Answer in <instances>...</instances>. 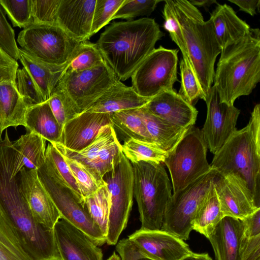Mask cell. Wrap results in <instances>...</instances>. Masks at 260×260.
<instances>
[{
  "label": "cell",
  "instance_id": "6da1fadb",
  "mask_svg": "<svg viewBox=\"0 0 260 260\" xmlns=\"http://www.w3.org/2000/svg\"><path fill=\"white\" fill-rule=\"evenodd\" d=\"M164 36L154 19L144 17L113 22L101 34L96 44L118 79L125 81Z\"/></svg>",
  "mask_w": 260,
  "mask_h": 260
},
{
  "label": "cell",
  "instance_id": "7a4b0ae2",
  "mask_svg": "<svg viewBox=\"0 0 260 260\" xmlns=\"http://www.w3.org/2000/svg\"><path fill=\"white\" fill-rule=\"evenodd\" d=\"M0 205L24 250L33 260H62L54 229L45 227L33 217L21 195L18 175L11 164L0 163Z\"/></svg>",
  "mask_w": 260,
  "mask_h": 260
},
{
  "label": "cell",
  "instance_id": "3957f363",
  "mask_svg": "<svg viewBox=\"0 0 260 260\" xmlns=\"http://www.w3.org/2000/svg\"><path fill=\"white\" fill-rule=\"evenodd\" d=\"M260 81V31L250 28L240 40L222 48L214 77L220 102L233 105L249 95Z\"/></svg>",
  "mask_w": 260,
  "mask_h": 260
},
{
  "label": "cell",
  "instance_id": "277c9868",
  "mask_svg": "<svg viewBox=\"0 0 260 260\" xmlns=\"http://www.w3.org/2000/svg\"><path fill=\"white\" fill-rule=\"evenodd\" d=\"M211 168L217 174L236 175L246 183L260 208V105L257 104L246 126L236 130L215 154Z\"/></svg>",
  "mask_w": 260,
  "mask_h": 260
},
{
  "label": "cell",
  "instance_id": "5b68a950",
  "mask_svg": "<svg viewBox=\"0 0 260 260\" xmlns=\"http://www.w3.org/2000/svg\"><path fill=\"white\" fill-rule=\"evenodd\" d=\"M180 26L189 59L206 94L212 86L215 63L221 52L210 19L205 21L195 6L187 0H169Z\"/></svg>",
  "mask_w": 260,
  "mask_h": 260
},
{
  "label": "cell",
  "instance_id": "8992f818",
  "mask_svg": "<svg viewBox=\"0 0 260 260\" xmlns=\"http://www.w3.org/2000/svg\"><path fill=\"white\" fill-rule=\"evenodd\" d=\"M132 164L140 229L161 230L166 208L172 196L171 183L165 167L161 163L149 161Z\"/></svg>",
  "mask_w": 260,
  "mask_h": 260
},
{
  "label": "cell",
  "instance_id": "52a82bcc",
  "mask_svg": "<svg viewBox=\"0 0 260 260\" xmlns=\"http://www.w3.org/2000/svg\"><path fill=\"white\" fill-rule=\"evenodd\" d=\"M119 81L106 61L81 71H73L66 68L53 92L60 98L70 120L86 111Z\"/></svg>",
  "mask_w": 260,
  "mask_h": 260
},
{
  "label": "cell",
  "instance_id": "ba28073f",
  "mask_svg": "<svg viewBox=\"0 0 260 260\" xmlns=\"http://www.w3.org/2000/svg\"><path fill=\"white\" fill-rule=\"evenodd\" d=\"M39 178L48 193L61 219L84 233L98 246L106 243V236L81 202L46 160L38 170Z\"/></svg>",
  "mask_w": 260,
  "mask_h": 260
},
{
  "label": "cell",
  "instance_id": "9c48e42d",
  "mask_svg": "<svg viewBox=\"0 0 260 260\" xmlns=\"http://www.w3.org/2000/svg\"><path fill=\"white\" fill-rule=\"evenodd\" d=\"M207 149L201 129L193 125L167 152L164 163L171 175L173 193L212 169L207 159Z\"/></svg>",
  "mask_w": 260,
  "mask_h": 260
},
{
  "label": "cell",
  "instance_id": "30bf717a",
  "mask_svg": "<svg viewBox=\"0 0 260 260\" xmlns=\"http://www.w3.org/2000/svg\"><path fill=\"white\" fill-rule=\"evenodd\" d=\"M20 48L46 63L68 64L80 43L70 37L57 25L31 24L23 28L17 39Z\"/></svg>",
  "mask_w": 260,
  "mask_h": 260
},
{
  "label": "cell",
  "instance_id": "8fae6325",
  "mask_svg": "<svg viewBox=\"0 0 260 260\" xmlns=\"http://www.w3.org/2000/svg\"><path fill=\"white\" fill-rule=\"evenodd\" d=\"M216 172H209L172 194L166 208L161 230L187 240L193 230L196 211L210 188Z\"/></svg>",
  "mask_w": 260,
  "mask_h": 260
},
{
  "label": "cell",
  "instance_id": "7c38bea8",
  "mask_svg": "<svg viewBox=\"0 0 260 260\" xmlns=\"http://www.w3.org/2000/svg\"><path fill=\"white\" fill-rule=\"evenodd\" d=\"M103 179L110 196L106 243L115 245L126 227L134 196L133 168L123 153L118 165Z\"/></svg>",
  "mask_w": 260,
  "mask_h": 260
},
{
  "label": "cell",
  "instance_id": "4fadbf2b",
  "mask_svg": "<svg viewBox=\"0 0 260 260\" xmlns=\"http://www.w3.org/2000/svg\"><path fill=\"white\" fill-rule=\"evenodd\" d=\"M178 51L160 46L145 58L131 77V86L138 94L151 98L161 92L173 90L178 81Z\"/></svg>",
  "mask_w": 260,
  "mask_h": 260
},
{
  "label": "cell",
  "instance_id": "5bb4252c",
  "mask_svg": "<svg viewBox=\"0 0 260 260\" xmlns=\"http://www.w3.org/2000/svg\"><path fill=\"white\" fill-rule=\"evenodd\" d=\"M52 144L63 155L81 164L101 181H104L105 175L118 165L123 154L121 144L111 123L102 127L93 141L80 150H70L60 143Z\"/></svg>",
  "mask_w": 260,
  "mask_h": 260
},
{
  "label": "cell",
  "instance_id": "9a60e30c",
  "mask_svg": "<svg viewBox=\"0 0 260 260\" xmlns=\"http://www.w3.org/2000/svg\"><path fill=\"white\" fill-rule=\"evenodd\" d=\"M207 116L201 129L208 149L215 154L237 130L240 110L220 101L216 87L212 85L206 95Z\"/></svg>",
  "mask_w": 260,
  "mask_h": 260
},
{
  "label": "cell",
  "instance_id": "2e32d148",
  "mask_svg": "<svg viewBox=\"0 0 260 260\" xmlns=\"http://www.w3.org/2000/svg\"><path fill=\"white\" fill-rule=\"evenodd\" d=\"M18 185L34 218L53 229L60 215L39 178L38 170L22 168L18 174Z\"/></svg>",
  "mask_w": 260,
  "mask_h": 260
},
{
  "label": "cell",
  "instance_id": "e0dca14e",
  "mask_svg": "<svg viewBox=\"0 0 260 260\" xmlns=\"http://www.w3.org/2000/svg\"><path fill=\"white\" fill-rule=\"evenodd\" d=\"M214 188L224 217L243 220L257 209L245 182L238 176L217 174Z\"/></svg>",
  "mask_w": 260,
  "mask_h": 260
},
{
  "label": "cell",
  "instance_id": "ac0fdd59",
  "mask_svg": "<svg viewBox=\"0 0 260 260\" xmlns=\"http://www.w3.org/2000/svg\"><path fill=\"white\" fill-rule=\"evenodd\" d=\"M127 238L152 260H180L193 252L184 240L162 230L140 229Z\"/></svg>",
  "mask_w": 260,
  "mask_h": 260
},
{
  "label": "cell",
  "instance_id": "d6986e66",
  "mask_svg": "<svg viewBox=\"0 0 260 260\" xmlns=\"http://www.w3.org/2000/svg\"><path fill=\"white\" fill-rule=\"evenodd\" d=\"M55 240L62 260H103V253L82 231L63 219L54 227Z\"/></svg>",
  "mask_w": 260,
  "mask_h": 260
},
{
  "label": "cell",
  "instance_id": "ffe728a7",
  "mask_svg": "<svg viewBox=\"0 0 260 260\" xmlns=\"http://www.w3.org/2000/svg\"><path fill=\"white\" fill-rule=\"evenodd\" d=\"M208 239L216 260H243L248 238L241 220L224 217Z\"/></svg>",
  "mask_w": 260,
  "mask_h": 260
},
{
  "label": "cell",
  "instance_id": "44dd1931",
  "mask_svg": "<svg viewBox=\"0 0 260 260\" xmlns=\"http://www.w3.org/2000/svg\"><path fill=\"white\" fill-rule=\"evenodd\" d=\"M96 0H60L57 25L77 42L88 41Z\"/></svg>",
  "mask_w": 260,
  "mask_h": 260
},
{
  "label": "cell",
  "instance_id": "7402d4cb",
  "mask_svg": "<svg viewBox=\"0 0 260 260\" xmlns=\"http://www.w3.org/2000/svg\"><path fill=\"white\" fill-rule=\"evenodd\" d=\"M110 123L109 113L84 112L65 124L59 143L70 150H80L93 141L102 127Z\"/></svg>",
  "mask_w": 260,
  "mask_h": 260
},
{
  "label": "cell",
  "instance_id": "603a6c76",
  "mask_svg": "<svg viewBox=\"0 0 260 260\" xmlns=\"http://www.w3.org/2000/svg\"><path fill=\"white\" fill-rule=\"evenodd\" d=\"M153 115L176 125L188 128L194 125L198 111L175 90L161 92L143 107Z\"/></svg>",
  "mask_w": 260,
  "mask_h": 260
},
{
  "label": "cell",
  "instance_id": "cb8c5ba5",
  "mask_svg": "<svg viewBox=\"0 0 260 260\" xmlns=\"http://www.w3.org/2000/svg\"><path fill=\"white\" fill-rule=\"evenodd\" d=\"M150 99L140 95L132 86H127L119 81L85 111L110 114L137 109L145 106Z\"/></svg>",
  "mask_w": 260,
  "mask_h": 260
},
{
  "label": "cell",
  "instance_id": "d4e9b609",
  "mask_svg": "<svg viewBox=\"0 0 260 260\" xmlns=\"http://www.w3.org/2000/svg\"><path fill=\"white\" fill-rule=\"evenodd\" d=\"M209 19L221 50L240 40L251 28L245 21L238 16L232 7L226 4H217Z\"/></svg>",
  "mask_w": 260,
  "mask_h": 260
},
{
  "label": "cell",
  "instance_id": "484cf974",
  "mask_svg": "<svg viewBox=\"0 0 260 260\" xmlns=\"http://www.w3.org/2000/svg\"><path fill=\"white\" fill-rule=\"evenodd\" d=\"M28 106L13 81L0 82V133L9 127L25 126Z\"/></svg>",
  "mask_w": 260,
  "mask_h": 260
},
{
  "label": "cell",
  "instance_id": "4316f807",
  "mask_svg": "<svg viewBox=\"0 0 260 260\" xmlns=\"http://www.w3.org/2000/svg\"><path fill=\"white\" fill-rule=\"evenodd\" d=\"M46 140L39 135L26 131L11 142L15 150V169L19 173L22 168L38 170L44 163Z\"/></svg>",
  "mask_w": 260,
  "mask_h": 260
},
{
  "label": "cell",
  "instance_id": "83f0119b",
  "mask_svg": "<svg viewBox=\"0 0 260 260\" xmlns=\"http://www.w3.org/2000/svg\"><path fill=\"white\" fill-rule=\"evenodd\" d=\"M19 59L30 74L47 101L52 95L68 64L57 66L39 60L19 48Z\"/></svg>",
  "mask_w": 260,
  "mask_h": 260
},
{
  "label": "cell",
  "instance_id": "f1b7e54d",
  "mask_svg": "<svg viewBox=\"0 0 260 260\" xmlns=\"http://www.w3.org/2000/svg\"><path fill=\"white\" fill-rule=\"evenodd\" d=\"M135 110L143 119L154 144L166 152L171 151L189 129L157 117L143 107Z\"/></svg>",
  "mask_w": 260,
  "mask_h": 260
},
{
  "label": "cell",
  "instance_id": "f546056e",
  "mask_svg": "<svg viewBox=\"0 0 260 260\" xmlns=\"http://www.w3.org/2000/svg\"><path fill=\"white\" fill-rule=\"evenodd\" d=\"M24 127L26 131L39 135L50 143H60L62 128L53 115L47 101L28 107Z\"/></svg>",
  "mask_w": 260,
  "mask_h": 260
},
{
  "label": "cell",
  "instance_id": "4dcf8cb0",
  "mask_svg": "<svg viewBox=\"0 0 260 260\" xmlns=\"http://www.w3.org/2000/svg\"><path fill=\"white\" fill-rule=\"evenodd\" d=\"M223 217L213 181L196 211L193 230L208 238Z\"/></svg>",
  "mask_w": 260,
  "mask_h": 260
},
{
  "label": "cell",
  "instance_id": "1f68e13d",
  "mask_svg": "<svg viewBox=\"0 0 260 260\" xmlns=\"http://www.w3.org/2000/svg\"><path fill=\"white\" fill-rule=\"evenodd\" d=\"M110 115L111 124L117 136L119 135L123 141L133 138L154 144L143 119L135 109L118 111Z\"/></svg>",
  "mask_w": 260,
  "mask_h": 260
},
{
  "label": "cell",
  "instance_id": "d6a6232c",
  "mask_svg": "<svg viewBox=\"0 0 260 260\" xmlns=\"http://www.w3.org/2000/svg\"><path fill=\"white\" fill-rule=\"evenodd\" d=\"M0 260H33L22 246L1 205Z\"/></svg>",
  "mask_w": 260,
  "mask_h": 260
},
{
  "label": "cell",
  "instance_id": "836d02e7",
  "mask_svg": "<svg viewBox=\"0 0 260 260\" xmlns=\"http://www.w3.org/2000/svg\"><path fill=\"white\" fill-rule=\"evenodd\" d=\"M121 147L123 154L132 164L140 161L162 164L167 155L154 144L133 138L124 141Z\"/></svg>",
  "mask_w": 260,
  "mask_h": 260
},
{
  "label": "cell",
  "instance_id": "e575fe53",
  "mask_svg": "<svg viewBox=\"0 0 260 260\" xmlns=\"http://www.w3.org/2000/svg\"><path fill=\"white\" fill-rule=\"evenodd\" d=\"M84 204L92 219L106 237L110 208V196L106 184L85 198Z\"/></svg>",
  "mask_w": 260,
  "mask_h": 260
},
{
  "label": "cell",
  "instance_id": "d590c367",
  "mask_svg": "<svg viewBox=\"0 0 260 260\" xmlns=\"http://www.w3.org/2000/svg\"><path fill=\"white\" fill-rule=\"evenodd\" d=\"M181 81L178 93L186 102L193 106L200 99L204 101L205 93L188 58H183L179 63Z\"/></svg>",
  "mask_w": 260,
  "mask_h": 260
},
{
  "label": "cell",
  "instance_id": "8d00e7d4",
  "mask_svg": "<svg viewBox=\"0 0 260 260\" xmlns=\"http://www.w3.org/2000/svg\"><path fill=\"white\" fill-rule=\"evenodd\" d=\"M106 62L96 43L82 42L67 68L81 71L99 66Z\"/></svg>",
  "mask_w": 260,
  "mask_h": 260
},
{
  "label": "cell",
  "instance_id": "74e56055",
  "mask_svg": "<svg viewBox=\"0 0 260 260\" xmlns=\"http://www.w3.org/2000/svg\"><path fill=\"white\" fill-rule=\"evenodd\" d=\"M45 159L75 195L84 203V199L78 184L63 155L52 144L50 143L46 147Z\"/></svg>",
  "mask_w": 260,
  "mask_h": 260
},
{
  "label": "cell",
  "instance_id": "f35d334b",
  "mask_svg": "<svg viewBox=\"0 0 260 260\" xmlns=\"http://www.w3.org/2000/svg\"><path fill=\"white\" fill-rule=\"evenodd\" d=\"M63 156L78 184L84 200L106 185L105 181H101L96 179L79 162L63 155Z\"/></svg>",
  "mask_w": 260,
  "mask_h": 260
},
{
  "label": "cell",
  "instance_id": "ab89813d",
  "mask_svg": "<svg viewBox=\"0 0 260 260\" xmlns=\"http://www.w3.org/2000/svg\"><path fill=\"white\" fill-rule=\"evenodd\" d=\"M0 5L13 26L24 28L32 23L31 0H0Z\"/></svg>",
  "mask_w": 260,
  "mask_h": 260
},
{
  "label": "cell",
  "instance_id": "60d3db41",
  "mask_svg": "<svg viewBox=\"0 0 260 260\" xmlns=\"http://www.w3.org/2000/svg\"><path fill=\"white\" fill-rule=\"evenodd\" d=\"M15 84L28 107L45 102L35 80L24 67L17 70Z\"/></svg>",
  "mask_w": 260,
  "mask_h": 260
},
{
  "label": "cell",
  "instance_id": "b9f144b4",
  "mask_svg": "<svg viewBox=\"0 0 260 260\" xmlns=\"http://www.w3.org/2000/svg\"><path fill=\"white\" fill-rule=\"evenodd\" d=\"M161 2L159 0H124L112 20L118 18L131 20L138 16H149Z\"/></svg>",
  "mask_w": 260,
  "mask_h": 260
},
{
  "label": "cell",
  "instance_id": "7bdbcfd3",
  "mask_svg": "<svg viewBox=\"0 0 260 260\" xmlns=\"http://www.w3.org/2000/svg\"><path fill=\"white\" fill-rule=\"evenodd\" d=\"M124 0H96L90 36L97 33L112 20Z\"/></svg>",
  "mask_w": 260,
  "mask_h": 260
},
{
  "label": "cell",
  "instance_id": "ee69618b",
  "mask_svg": "<svg viewBox=\"0 0 260 260\" xmlns=\"http://www.w3.org/2000/svg\"><path fill=\"white\" fill-rule=\"evenodd\" d=\"M60 0H31L32 24L57 25Z\"/></svg>",
  "mask_w": 260,
  "mask_h": 260
},
{
  "label": "cell",
  "instance_id": "f6af8a7d",
  "mask_svg": "<svg viewBox=\"0 0 260 260\" xmlns=\"http://www.w3.org/2000/svg\"><path fill=\"white\" fill-rule=\"evenodd\" d=\"M162 15L165 29L169 32L171 39L179 47L182 57L189 58L180 26L169 0L165 1Z\"/></svg>",
  "mask_w": 260,
  "mask_h": 260
},
{
  "label": "cell",
  "instance_id": "bcb514c9",
  "mask_svg": "<svg viewBox=\"0 0 260 260\" xmlns=\"http://www.w3.org/2000/svg\"><path fill=\"white\" fill-rule=\"evenodd\" d=\"M13 29L8 23L0 5V47L11 57L19 59V48Z\"/></svg>",
  "mask_w": 260,
  "mask_h": 260
},
{
  "label": "cell",
  "instance_id": "7dc6e473",
  "mask_svg": "<svg viewBox=\"0 0 260 260\" xmlns=\"http://www.w3.org/2000/svg\"><path fill=\"white\" fill-rule=\"evenodd\" d=\"M18 64L0 47V82L13 81L15 82Z\"/></svg>",
  "mask_w": 260,
  "mask_h": 260
},
{
  "label": "cell",
  "instance_id": "c3c4849f",
  "mask_svg": "<svg viewBox=\"0 0 260 260\" xmlns=\"http://www.w3.org/2000/svg\"><path fill=\"white\" fill-rule=\"evenodd\" d=\"M47 101L53 115L62 129L65 124L70 120L64 104L55 92L52 93Z\"/></svg>",
  "mask_w": 260,
  "mask_h": 260
},
{
  "label": "cell",
  "instance_id": "681fc988",
  "mask_svg": "<svg viewBox=\"0 0 260 260\" xmlns=\"http://www.w3.org/2000/svg\"><path fill=\"white\" fill-rule=\"evenodd\" d=\"M116 245L117 252L123 253L127 260H152L143 255L128 238L118 241Z\"/></svg>",
  "mask_w": 260,
  "mask_h": 260
},
{
  "label": "cell",
  "instance_id": "f907efd6",
  "mask_svg": "<svg viewBox=\"0 0 260 260\" xmlns=\"http://www.w3.org/2000/svg\"><path fill=\"white\" fill-rule=\"evenodd\" d=\"M241 220L246 238H252L260 236V208Z\"/></svg>",
  "mask_w": 260,
  "mask_h": 260
},
{
  "label": "cell",
  "instance_id": "816d5d0a",
  "mask_svg": "<svg viewBox=\"0 0 260 260\" xmlns=\"http://www.w3.org/2000/svg\"><path fill=\"white\" fill-rule=\"evenodd\" d=\"M243 260H260V236L248 239Z\"/></svg>",
  "mask_w": 260,
  "mask_h": 260
},
{
  "label": "cell",
  "instance_id": "f5cc1de1",
  "mask_svg": "<svg viewBox=\"0 0 260 260\" xmlns=\"http://www.w3.org/2000/svg\"><path fill=\"white\" fill-rule=\"evenodd\" d=\"M239 8V10L245 12L253 16L256 14L257 10L259 11V0H229Z\"/></svg>",
  "mask_w": 260,
  "mask_h": 260
},
{
  "label": "cell",
  "instance_id": "db71d44e",
  "mask_svg": "<svg viewBox=\"0 0 260 260\" xmlns=\"http://www.w3.org/2000/svg\"><path fill=\"white\" fill-rule=\"evenodd\" d=\"M180 260H212V259L207 253H197L193 252Z\"/></svg>",
  "mask_w": 260,
  "mask_h": 260
},
{
  "label": "cell",
  "instance_id": "11a10c76",
  "mask_svg": "<svg viewBox=\"0 0 260 260\" xmlns=\"http://www.w3.org/2000/svg\"><path fill=\"white\" fill-rule=\"evenodd\" d=\"M189 2L195 7L209 8L214 3H217L216 0H190Z\"/></svg>",
  "mask_w": 260,
  "mask_h": 260
},
{
  "label": "cell",
  "instance_id": "9f6ffc18",
  "mask_svg": "<svg viewBox=\"0 0 260 260\" xmlns=\"http://www.w3.org/2000/svg\"><path fill=\"white\" fill-rule=\"evenodd\" d=\"M106 260H121V259L118 254H117L115 252H114Z\"/></svg>",
  "mask_w": 260,
  "mask_h": 260
},
{
  "label": "cell",
  "instance_id": "6f0895ef",
  "mask_svg": "<svg viewBox=\"0 0 260 260\" xmlns=\"http://www.w3.org/2000/svg\"><path fill=\"white\" fill-rule=\"evenodd\" d=\"M119 255L120 256L121 260H127L125 255L120 252H118Z\"/></svg>",
  "mask_w": 260,
  "mask_h": 260
},
{
  "label": "cell",
  "instance_id": "680465c9",
  "mask_svg": "<svg viewBox=\"0 0 260 260\" xmlns=\"http://www.w3.org/2000/svg\"><path fill=\"white\" fill-rule=\"evenodd\" d=\"M2 134H1V133H0V141H2V140H3V139H2Z\"/></svg>",
  "mask_w": 260,
  "mask_h": 260
}]
</instances>
